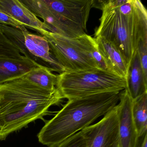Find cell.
Returning <instances> with one entry per match:
<instances>
[{"mask_svg":"<svg viewBox=\"0 0 147 147\" xmlns=\"http://www.w3.org/2000/svg\"><path fill=\"white\" fill-rule=\"evenodd\" d=\"M63 98L57 88H42L22 77L0 84V140L50 113Z\"/></svg>","mask_w":147,"mask_h":147,"instance_id":"cell-1","label":"cell"},{"mask_svg":"<svg viewBox=\"0 0 147 147\" xmlns=\"http://www.w3.org/2000/svg\"><path fill=\"white\" fill-rule=\"evenodd\" d=\"M96 5L102 13L94 38L101 36L112 43L129 67L139 43L147 42V10L139 0H127L118 7L104 5L101 1Z\"/></svg>","mask_w":147,"mask_h":147,"instance_id":"cell-2","label":"cell"},{"mask_svg":"<svg viewBox=\"0 0 147 147\" xmlns=\"http://www.w3.org/2000/svg\"><path fill=\"white\" fill-rule=\"evenodd\" d=\"M120 92L100 93L69 100L41 129L38 135L39 142L55 147L88 127L117 105Z\"/></svg>","mask_w":147,"mask_h":147,"instance_id":"cell-3","label":"cell"},{"mask_svg":"<svg viewBox=\"0 0 147 147\" xmlns=\"http://www.w3.org/2000/svg\"><path fill=\"white\" fill-rule=\"evenodd\" d=\"M126 79L100 70L63 72L57 75L56 88L68 100L126 88Z\"/></svg>","mask_w":147,"mask_h":147,"instance_id":"cell-4","label":"cell"},{"mask_svg":"<svg viewBox=\"0 0 147 147\" xmlns=\"http://www.w3.org/2000/svg\"><path fill=\"white\" fill-rule=\"evenodd\" d=\"M40 34L48 41L51 54L64 72L99 70L92 57L96 44L91 36L86 33L70 38L49 31Z\"/></svg>","mask_w":147,"mask_h":147,"instance_id":"cell-5","label":"cell"},{"mask_svg":"<svg viewBox=\"0 0 147 147\" xmlns=\"http://www.w3.org/2000/svg\"><path fill=\"white\" fill-rule=\"evenodd\" d=\"M0 27L10 42L25 57L52 71L60 74L64 72L63 68L51 54L49 43L44 37L30 33L27 29L22 30L1 24Z\"/></svg>","mask_w":147,"mask_h":147,"instance_id":"cell-6","label":"cell"},{"mask_svg":"<svg viewBox=\"0 0 147 147\" xmlns=\"http://www.w3.org/2000/svg\"><path fill=\"white\" fill-rule=\"evenodd\" d=\"M20 1L36 17L42 19L49 32L70 38L79 37L86 34L78 25L52 10L44 0H23Z\"/></svg>","mask_w":147,"mask_h":147,"instance_id":"cell-7","label":"cell"},{"mask_svg":"<svg viewBox=\"0 0 147 147\" xmlns=\"http://www.w3.org/2000/svg\"><path fill=\"white\" fill-rule=\"evenodd\" d=\"M89 147H116L119 144V123L116 106L98 123L83 129Z\"/></svg>","mask_w":147,"mask_h":147,"instance_id":"cell-8","label":"cell"},{"mask_svg":"<svg viewBox=\"0 0 147 147\" xmlns=\"http://www.w3.org/2000/svg\"><path fill=\"white\" fill-rule=\"evenodd\" d=\"M116 105L119 123V147H138L139 138L132 118V100L126 89L119 94Z\"/></svg>","mask_w":147,"mask_h":147,"instance_id":"cell-9","label":"cell"},{"mask_svg":"<svg viewBox=\"0 0 147 147\" xmlns=\"http://www.w3.org/2000/svg\"><path fill=\"white\" fill-rule=\"evenodd\" d=\"M53 11L78 25L85 32L90 11L95 0H44Z\"/></svg>","mask_w":147,"mask_h":147,"instance_id":"cell-10","label":"cell"},{"mask_svg":"<svg viewBox=\"0 0 147 147\" xmlns=\"http://www.w3.org/2000/svg\"><path fill=\"white\" fill-rule=\"evenodd\" d=\"M0 10L6 13L25 27L41 34L49 28L20 1L0 0Z\"/></svg>","mask_w":147,"mask_h":147,"instance_id":"cell-11","label":"cell"},{"mask_svg":"<svg viewBox=\"0 0 147 147\" xmlns=\"http://www.w3.org/2000/svg\"><path fill=\"white\" fill-rule=\"evenodd\" d=\"M94 38L108 72L126 79L129 67L117 48L102 37L98 36Z\"/></svg>","mask_w":147,"mask_h":147,"instance_id":"cell-12","label":"cell"},{"mask_svg":"<svg viewBox=\"0 0 147 147\" xmlns=\"http://www.w3.org/2000/svg\"><path fill=\"white\" fill-rule=\"evenodd\" d=\"M39 66L24 56L20 58L0 56V84L20 78Z\"/></svg>","mask_w":147,"mask_h":147,"instance_id":"cell-13","label":"cell"},{"mask_svg":"<svg viewBox=\"0 0 147 147\" xmlns=\"http://www.w3.org/2000/svg\"><path fill=\"white\" fill-rule=\"evenodd\" d=\"M126 81L125 89L132 100L147 93V78L144 74L137 51L130 63Z\"/></svg>","mask_w":147,"mask_h":147,"instance_id":"cell-14","label":"cell"},{"mask_svg":"<svg viewBox=\"0 0 147 147\" xmlns=\"http://www.w3.org/2000/svg\"><path fill=\"white\" fill-rule=\"evenodd\" d=\"M52 71L49 68L39 66L33 69L22 77L42 88L53 90L56 88L57 75L53 74Z\"/></svg>","mask_w":147,"mask_h":147,"instance_id":"cell-15","label":"cell"},{"mask_svg":"<svg viewBox=\"0 0 147 147\" xmlns=\"http://www.w3.org/2000/svg\"><path fill=\"white\" fill-rule=\"evenodd\" d=\"M132 118L139 138L147 133V93L132 100Z\"/></svg>","mask_w":147,"mask_h":147,"instance_id":"cell-16","label":"cell"},{"mask_svg":"<svg viewBox=\"0 0 147 147\" xmlns=\"http://www.w3.org/2000/svg\"><path fill=\"white\" fill-rule=\"evenodd\" d=\"M20 53L19 50L10 42L0 27V56L20 58L23 57Z\"/></svg>","mask_w":147,"mask_h":147,"instance_id":"cell-17","label":"cell"},{"mask_svg":"<svg viewBox=\"0 0 147 147\" xmlns=\"http://www.w3.org/2000/svg\"><path fill=\"white\" fill-rule=\"evenodd\" d=\"M55 147H89V142L86 133L82 130Z\"/></svg>","mask_w":147,"mask_h":147,"instance_id":"cell-18","label":"cell"},{"mask_svg":"<svg viewBox=\"0 0 147 147\" xmlns=\"http://www.w3.org/2000/svg\"><path fill=\"white\" fill-rule=\"evenodd\" d=\"M0 24L8 26L22 30L26 29L22 24L1 10H0Z\"/></svg>","mask_w":147,"mask_h":147,"instance_id":"cell-19","label":"cell"},{"mask_svg":"<svg viewBox=\"0 0 147 147\" xmlns=\"http://www.w3.org/2000/svg\"><path fill=\"white\" fill-rule=\"evenodd\" d=\"M137 52L144 74L147 78V42L139 43Z\"/></svg>","mask_w":147,"mask_h":147,"instance_id":"cell-20","label":"cell"},{"mask_svg":"<svg viewBox=\"0 0 147 147\" xmlns=\"http://www.w3.org/2000/svg\"><path fill=\"white\" fill-rule=\"evenodd\" d=\"M138 147H147V133L140 138Z\"/></svg>","mask_w":147,"mask_h":147,"instance_id":"cell-21","label":"cell"},{"mask_svg":"<svg viewBox=\"0 0 147 147\" xmlns=\"http://www.w3.org/2000/svg\"><path fill=\"white\" fill-rule=\"evenodd\" d=\"M119 147V144L118 145H117V147Z\"/></svg>","mask_w":147,"mask_h":147,"instance_id":"cell-22","label":"cell"}]
</instances>
